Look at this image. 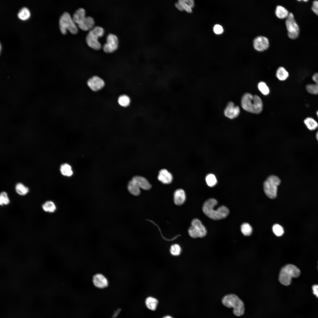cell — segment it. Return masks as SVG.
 Returning <instances> with one entry per match:
<instances>
[{
	"label": "cell",
	"instance_id": "484cf974",
	"mask_svg": "<svg viewBox=\"0 0 318 318\" xmlns=\"http://www.w3.org/2000/svg\"><path fill=\"white\" fill-rule=\"evenodd\" d=\"M60 170L62 174L65 176H70L73 173L71 166L67 163L61 165Z\"/></svg>",
	"mask_w": 318,
	"mask_h": 318
},
{
	"label": "cell",
	"instance_id": "f35d334b",
	"mask_svg": "<svg viewBox=\"0 0 318 318\" xmlns=\"http://www.w3.org/2000/svg\"><path fill=\"white\" fill-rule=\"evenodd\" d=\"M313 294L318 298V284L313 285L312 286Z\"/></svg>",
	"mask_w": 318,
	"mask_h": 318
},
{
	"label": "cell",
	"instance_id": "4316f807",
	"mask_svg": "<svg viewBox=\"0 0 318 318\" xmlns=\"http://www.w3.org/2000/svg\"><path fill=\"white\" fill-rule=\"evenodd\" d=\"M15 189L16 192L21 196H24L29 191V188L21 183H17L16 185Z\"/></svg>",
	"mask_w": 318,
	"mask_h": 318
},
{
	"label": "cell",
	"instance_id": "52a82bcc",
	"mask_svg": "<svg viewBox=\"0 0 318 318\" xmlns=\"http://www.w3.org/2000/svg\"><path fill=\"white\" fill-rule=\"evenodd\" d=\"M70 14L67 12H64L60 16L59 20V25L60 31L63 34L67 32L68 29L72 33L76 34L78 29Z\"/></svg>",
	"mask_w": 318,
	"mask_h": 318
},
{
	"label": "cell",
	"instance_id": "8fae6325",
	"mask_svg": "<svg viewBox=\"0 0 318 318\" xmlns=\"http://www.w3.org/2000/svg\"><path fill=\"white\" fill-rule=\"evenodd\" d=\"M107 42L103 46V50L107 53H111L116 50L118 47L117 37L112 33L109 34L106 38Z\"/></svg>",
	"mask_w": 318,
	"mask_h": 318
},
{
	"label": "cell",
	"instance_id": "30bf717a",
	"mask_svg": "<svg viewBox=\"0 0 318 318\" xmlns=\"http://www.w3.org/2000/svg\"><path fill=\"white\" fill-rule=\"evenodd\" d=\"M285 24L289 38L292 39L297 38L299 35V28L292 13H289L286 18Z\"/></svg>",
	"mask_w": 318,
	"mask_h": 318
},
{
	"label": "cell",
	"instance_id": "7bdbcfd3",
	"mask_svg": "<svg viewBox=\"0 0 318 318\" xmlns=\"http://www.w3.org/2000/svg\"><path fill=\"white\" fill-rule=\"evenodd\" d=\"M317 116L318 117V111H317Z\"/></svg>",
	"mask_w": 318,
	"mask_h": 318
},
{
	"label": "cell",
	"instance_id": "5b68a950",
	"mask_svg": "<svg viewBox=\"0 0 318 318\" xmlns=\"http://www.w3.org/2000/svg\"><path fill=\"white\" fill-rule=\"evenodd\" d=\"M300 274V271L297 267L293 264H288L281 269L279 280L282 284L288 286L291 284L292 278L297 277Z\"/></svg>",
	"mask_w": 318,
	"mask_h": 318
},
{
	"label": "cell",
	"instance_id": "83f0119b",
	"mask_svg": "<svg viewBox=\"0 0 318 318\" xmlns=\"http://www.w3.org/2000/svg\"><path fill=\"white\" fill-rule=\"evenodd\" d=\"M43 210L46 212L53 213L56 209V207L54 203L51 201H48L45 202L42 206Z\"/></svg>",
	"mask_w": 318,
	"mask_h": 318
},
{
	"label": "cell",
	"instance_id": "5bb4252c",
	"mask_svg": "<svg viewBox=\"0 0 318 318\" xmlns=\"http://www.w3.org/2000/svg\"><path fill=\"white\" fill-rule=\"evenodd\" d=\"M92 283L96 287L100 289L105 288L108 286L109 282L107 278L101 273H97L92 276Z\"/></svg>",
	"mask_w": 318,
	"mask_h": 318
},
{
	"label": "cell",
	"instance_id": "d6986e66",
	"mask_svg": "<svg viewBox=\"0 0 318 318\" xmlns=\"http://www.w3.org/2000/svg\"><path fill=\"white\" fill-rule=\"evenodd\" d=\"M186 199V196L184 191L182 189L176 190L174 193V201L175 203L178 206L182 205Z\"/></svg>",
	"mask_w": 318,
	"mask_h": 318
},
{
	"label": "cell",
	"instance_id": "d4e9b609",
	"mask_svg": "<svg viewBox=\"0 0 318 318\" xmlns=\"http://www.w3.org/2000/svg\"><path fill=\"white\" fill-rule=\"evenodd\" d=\"M17 15L20 19L22 20H25L29 17L30 13L27 8L23 7L19 10Z\"/></svg>",
	"mask_w": 318,
	"mask_h": 318
},
{
	"label": "cell",
	"instance_id": "9a60e30c",
	"mask_svg": "<svg viewBox=\"0 0 318 318\" xmlns=\"http://www.w3.org/2000/svg\"><path fill=\"white\" fill-rule=\"evenodd\" d=\"M87 84L89 87L94 91H97L102 89L105 85L104 81L97 76H94L89 79Z\"/></svg>",
	"mask_w": 318,
	"mask_h": 318
},
{
	"label": "cell",
	"instance_id": "b9f144b4",
	"mask_svg": "<svg viewBox=\"0 0 318 318\" xmlns=\"http://www.w3.org/2000/svg\"><path fill=\"white\" fill-rule=\"evenodd\" d=\"M316 138L317 140V141H318V131H317V132L316 133Z\"/></svg>",
	"mask_w": 318,
	"mask_h": 318
},
{
	"label": "cell",
	"instance_id": "ab89813d",
	"mask_svg": "<svg viewBox=\"0 0 318 318\" xmlns=\"http://www.w3.org/2000/svg\"><path fill=\"white\" fill-rule=\"evenodd\" d=\"M120 311H121V309H117L116 311L115 312L114 314L113 315V316H112V317L111 318H115V317H116L118 316V314H119V313L120 312Z\"/></svg>",
	"mask_w": 318,
	"mask_h": 318
},
{
	"label": "cell",
	"instance_id": "44dd1931",
	"mask_svg": "<svg viewBox=\"0 0 318 318\" xmlns=\"http://www.w3.org/2000/svg\"><path fill=\"white\" fill-rule=\"evenodd\" d=\"M140 189L139 186L132 179L129 182L127 189L131 194L135 196H139L140 193Z\"/></svg>",
	"mask_w": 318,
	"mask_h": 318
},
{
	"label": "cell",
	"instance_id": "60d3db41",
	"mask_svg": "<svg viewBox=\"0 0 318 318\" xmlns=\"http://www.w3.org/2000/svg\"><path fill=\"white\" fill-rule=\"evenodd\" d=\"M162 318H173L172 317H171V316H170L167 315V316H165L164 317Z\"/></svg>",
	"mask_w": 318,
	"mask_h": 318
},
{
	"label": "cell",
	"instance_id": "2e32d148",
	"mask_svg": "<svg viewBox=\"0 0 318 318\" xmlns=\"http://www.w3.org/2000/svg\"><path fill=\"white\" fill-rule=\"evenodd\" d=\"M194 6V1L192 0H179L175 4V6L179 10L181 11L185 10L189 13L192 12V9Z\"/></svg>",
	"mask_w": 318,
	"mask_h": 318
},
{
	"label": "cell",
	"instance_id": "ac0fdd59",
	"mask_svg": "<svg viewBox=\"0 0 318 318\" xmlns=\"http://www.w3.org/2000/svg\"><path fill=\"white\" fill-rule=\"evenodd\" d=\"M132 179L137 183L140 188L145 190H148L151 188V185L147 179L143 177L136 175L133 177Z\"/></svg>",
	"mask_w": 318,
	"mask_h": 318
},
{
	"label": "cell",
	"instance_id": "e575fe53",
	"mask_svg": "<svg viewBox=\"0 0 318 318\" xmlns=\"http://www.w3.org/2000/svg\"><path fill=\"white\" fill-rule=\"evenodd\" d=\"M258 87L259 90L263 95H266L269 94V89L264 82H259L258 84Z\"/></svg>",
	"mask_w": 318,
	"mask_h": 318
},
{
	"label": "cell",
	"instance_id": "4fadbf2b",
	"mask_svg": "<svg viewBox=\"0 0 318 318\" xmlns=\"http://www.w3.org/2000/svg\"><path fill=\"white\" fill-rule=\"evenodd\" d=\"M254 49L258 51H263L266 50L269 46V42L266 37L259 36L256 37L253 41Z\"/></svg>",
	"mask_w": 318,
	"mask_h": 318
},
{
	"label": "cell",
	"instance_id": "e0dca14e",
	"mask_svg": "<svg viewBox=\"0 0 318 318\" xmlns=\"http://www.w3.org/2000/svg\"><path fill=\"white\" fill-rule=\"evenodd\" d=\"M158 178L159 181L164 184H169L172 181L173 177L171 173L167 169H163L159 171Z\"/></svg>",
	"mask_w": 318,
	"mask_h": 318
},
{
	"label": "cell",
	"instance_id": "f1b7e54d",
	"mask_svg": "<svg viewBox=\"0 0 318 318\" xmlns=\"http://www.w3.org/2000/svg\"><path fill=\"white\" fill-rule=\"evenodd\" d=\"M276 76L279 80H284L288 77L289 73L284 67H280L276 71Z\"/></svg>",
	"mask_w": 318,
	"mask_h": 318
},
{
	"label": "cell",
	"instance_id": "836d02e7",
	"mask_svg": "<svg viewBox=\"0 0 318 318\" xmlns=\"http://www.w3.org/2000/svg\"><path fill=\"white\" fill-rule=\"evenodd\" d=\"M10 203V200L7 193L3 191L0 193V204L1 206L7 205Z\"/></svg>",
	"mask_w": 318,
	"mask_h": 318
},
{
	"label": "cell",
	"instance_id": "8992f818",
	"mask_svg": "<svg viewBox=\"0 0 318 318\" xmlns=\"http://www.w3.org/2000/svg\"><path fill=\"white\" fill-rule=\"evenodd\" d=\"M104 32L102 27L97 26H94L90 30L86 37V42L88 45L95 49H100L101 45L98 38L103 35Z\"/></svg>",
	"mask_w": 318,
	"mask_h": 318
},
{
	"label": "cell",
	"instance_id": "f546056e",
	"mask_svg": "<svg viewBox=\"0 0 318 318\" xmlns=\"http://www.w3.org/2000/svg\"><path fill=\"white\" fill-rule=\"evenodd\" d=\"M206 181L207 185L209 187H213L217 183V180L215 176L212 174H209L206 178Z\"/></svg>",
	"mask_w": 318,
	"mask_h": 318
},
{
	"label": "cell",
	"instance_id": "9c48e42d",
	"mask_svg": "<svg viewBox=\"0 0 318 318\" xmlns=\"http://www.w3.org/2000/svg\"><path fill=\"white\" fill-rule=\"evenodd\" d=\"M189 236L192 238H202L207 233V230L201 221L198 218L193 219L191 222V226L188 230Z\"/></svg>",
	"mask_w": 318,
	"mask_h": 318
},
{
	"label": "cell",
	"instance_id": "d590c367",
	"mask_svg": "<svg viewBox=\"0 0 318 318\" xmlns=\"http://www.w3.org/2000/svg\"><path fill=\"white\" fill-rule=\"evenodd\" d=\"M272 230L274 234L276 236H280L284 233L283 228L278 224H275L273 226Z\"/></svg>",
	"mask_w": 318,
	"mask_h": 318
},
{
	"label": "cell",
	"instance_id": "7a4b0ae2",
	"mask_svg": "<svg viewBox=\"0 0 318 318\" xmlns=\"http://www.w3.org/2000/svg\"><path fill=\"white\" fill-rule=\"evenodd\" d=\"M241 105L245 110L251 113L259 114L262 111L263 103L261 98L257 95H253L246 93L242 96Z\"/></svg>",
	"mask_w": 318,
	"mask_h": 318
},
{
	"label": "cell",
	"instance_id": "74e56055",
	"mask_svg": "<svg viewBox=\"0 0 318 318\" xmlns=\"http://www.w3.org/2000/svg\"><path fill=\"white\" fill-rule=\"evenodd\" d=\"M312 8L313 11L318 15V1H313Z\"/></svg>",
	"mask_w": 318,
	"mask_h": 318
},
{
	"label": "cell",
	"instance_id": "1f68e13d",
	"mask_svg": "<svg viewBox=\"0 0 318 318\" xmlns=\"http://www.w3.org/2000/svg\"><path fill=\"white\" fill-rule=\"evenodd\" d=\"M181 251V248L180 246L178 244H174L170 246V251L171 254L173 256H179L180 254Z\"/></svg>",
	"mask_w": 318,
	"mask_h": 318
},
{
	"label": "cell",
	"instance_id": "7402d4cb",
	"mask_svg": "<svg viewBox=\"0 0 318 318\" xmlns=\"http://www.w3.org/2000/svg\"><path fill=\"white\" fill-rule=\"evenodd\" d=\"M275 13L277 17L280 19L286 18L289 13L285 8L281 5L277 6Z\"/></svg>",
	"mask_w": 318,
	"mask_h": 318
},
{
	"label": "cell",
	"instance_id": "7c38bea8",
	"mask_svg": "<svg viewBox=\"0 0 318 318\" xmlns=\"http://www.w3.org/2000/svg\"><path fill=\"white\" fill-rule=\"evenodd\" d=\"M240 112V109L238 106H235L232 102H229L226 105L224 110V115L230 119L237 117Z\"/></svg>",
	"mask_w": 318,
	"mask_h": 318
},
{
	"label": "cell",
	"instance_id": "603a6c76",
	"mask_svg": "<svg viewBox=\"0 0 318 318\" xmlns=\"http://www.w3.org/2000/svg\"><path fill=\"white\" fill-rule=\"evenodd\" d=\"M158 303V300L151 297H148L145 301V304L147 307L148 309L152 311L155 310Z\"/></svg>",
	"mask_w": 318,
	"mask_h": 318
},
{
	"label": "cell",
	"instance_id": "3957f363",
	"mask_svg": "<svg viewBox=\"0 0 318 318\" xmlns=\"http://www.w3.org/2000/svg\"><path fill=\"white\" fill-rule=\"evenodd\" d=\"M85 14V9L82 8H79L74 13L72 19L82 29L85 31L90 30L94 27V21L92 17L86 16Z\"/></svg>",
	"mask_w": 318,
	"mask_h": 318
},
{
	"label": "cell",
	"instance_id": "277c9868",
	"mask_svg": "<svg viewBox=\"0 0 318 318\" xmlns=\"http://www.w3.org/2000/svg\"><path fill=\"white\" fill-rule=\"evenodd\" d=\"M222 304L226 307L233 308L234 314L237 316L244 313V307L242 301L236 295L230 294L224 296L222 300Z\"/></svg>",
	"mask_w": 318,
	"mask_h": 318
},
{
	"label": "cell",
	"instance_id": "8d00e7d4",
	"mask_svg": "<svg viewBox=\"0 0 318 318\" xmlns=\"http://www.w3.org/2000/svg\"><path fill=\"white\" fill-rule=\"evenodd\" d=\"M213 29L214 33L216 34H221L223 32L222 27L219 24H216L215 25Z\"/></svg>",
	"mask_w": 318,
	"mask_h": 318
},
{
	"label": "cell",
	"instance_id": "cb8c5ba5",
	"mask_svg": "<svg viewBox=\"0 0 318 318\" xmlns=\"http://www.w3.org/2000/svg\"><path fill=\"white\" fill-rule=\"evenodd\" d=\"M304 122L308 129L310 130H314L318 127L317 122L312 117L306 118L304 120Z\"/></svg>",
	"mask_w": 318,
	"mask_h": 318
},
{
	"label": "cell",
	"instance_id": "ba28073f",
	"mask_svg": "<svg viewBox=\"0 0 318 318\" xmlns=\"http://www.w3.org/2000/svg\"><path fill=\"white\" fill-rule=\"evenodd\" d=\"M281 180L278 177L272 175L269 176L264 184V192L269 198L273 199L277 196V187L280 184Z\"/></svg>",
	"mask_w": 318,
	"mask_h": 318
},
{
	"label": "cell",
	"instance_id": "6da1fadb",
	"mask_svg": "<svg viewBox=\"0 0 318 318\" xmlns=\"http://www.w3.org/2000/svg\"><path fill=\"white\" fill-rule=\"evenodd\" d=\"M218 202L215 199L210 198L206 201L203 204V211L210 218L215 220L222 219L228 215L229 211L226 206H222L215 209Z\"/></svg>",
	"mask_w": 318,
	"mask_h": 318
},
{
	"label": "cell",
	"instance_id": "d6a6232c",
	"mask_svg": "<svg viewBox=\"0 0 318 318\" xmlns=\"http://www.w3.org/2000/svg\"><path fill=\"white\" fill-rule=\"evenodd\" d=\"M118 103L122 106L125 107L129 105L130 102L129 97L126 95H123L120 96L118 100Z\"/></svg>",
	"mask_w": 318,
	"mask_h": 318
},
{
	"label": "cell",
	"instance_id": "ffe728a7",
	"mask_svg": "<svg viewBox=\"0 0 318 318\" xmlns=\"http://www.w3.org/2000/svg\"><path fill=\"white\" fill-rule=\"evenodd\" d=\"M312 79L315 83L307 85L306 87V90L310 94H318V73L314 74L312 77Z\"/></svg>",
	"mask_w": 318,
	"mask_h": 318
},
{
	"label": "cell",
	"instance_id": "4dcf8cb0",
	"mask_svg": "<svg viewBox=\"0 0 318 318\" xmlns=\"http://www.w3.org/2000/svg\"><path fill=\"white\" fill-rule=\"evenodd\" d=\"M241 230L243 234L246 236L250 235L252 231V228L251 225L247 223H244L241 226Z\"/></svg>",
	"mask_w": 318,
	"mask_h": 318
}]
</instances>
